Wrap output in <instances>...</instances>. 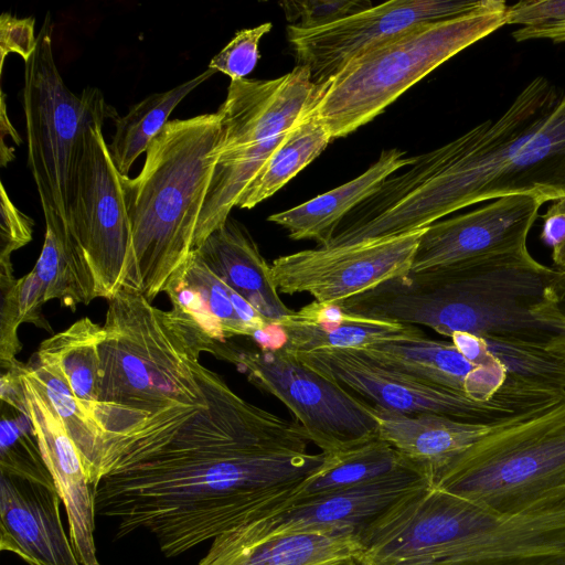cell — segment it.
I'll use <instances>...</instances> for the list:
<instances>
[{"mask_svg": "<svg viewBox=\"0 0 565 565\" xmlns=\"http://www.w3.org/2000/svg\"><path fill=\"white\" fill-rule=\"evenodd\" d=\"M544 202L536 196L511 195L426 227L412 273L444 267L526 247L529 232Z\"/></svg>", "mask_w": 565, "mask_h": 565, "instance_id": "cell-17", "label": "cell"}, {"mask_svg": "<svg viewBox=\"0 0 565 565\" xmlns=\"http://www.w3.org/2000/svg\"><path fill=\"white\" fill-rule=\"evenodd\" d=\"M103 328L94 413L103 441L128 433L159 411L205 402L199 359L212 353L216 341L181 315L154 307L139 291L120 288L108 300Z\"/></svg>", "mask_w": 565, "mask_h": 565, "instance_id": "cell-6", "label": "cell"}, {"mask_svg": "<svg viewBox=\"0 0 565 565\" xmlns=\"http://www.w3.org/2000/svg\"><path fill=\"white\" fill-rule=\"evenodd\" d=\"M211 354L233 363L254 386L280 401L323 454L379 437L373 404L311 370L286 349L255 351L216 342Z\"/></svg>", "mask_w": 565, "mask_h": 565, "instance_id": "cell-12", "label": "cell"}, {"mask_svg": "<svg viewBox=\"0 0 565 565\" xmlns=\"http://www.w3.org/2000/svg\"><path fill=\"white\" fill-rule=\"evenodd\" d=\"M433 483L420 467L292 502L276 514L236 526L217 536L232 543H253L296 533L355 534L408 493Z\"/></svg>", "mask_w": 565, "mask_h": 565, "instance_id": "cell-16", "label": "cell"}, {"mask_svg": "<svg viewBox=\"0 0 565 565\" xmlns=\"http://www.w3.org/2000/svg\"><path fill=\"white\" fill-rule=\"evenodd\" d=\"M541 217L540 239L552 249L553 267L565 270V196L552 201Z\"/></svg>", "mask_w": 565, "mask_h": 565, "instance_id": "cell-39", "label": "cell"}, {"mask_svg": "<svg viewBox=\"0 0 565 565\" xmlns=\"http://www.w3.org/2000/svg\"><path fill=\"white\" fill-rule=\"evenodd\" d=\"M216 71L207 68L198 76L162 93H154L130 106L128 113L116 116V131L108 151L119 174L127 177L132 163L168 124V118L181 100Z\"/></svg>", "mask_w": 565, "mask_h": 565, "instance_id": "cell-30", "label": "cell"}, {"mask_svg": "<svg viewBox=\"0 0 565 565\" xmlns=\"http://www.w3.org/2000/svg\"><path fill=\"white\" fill-rule=\"evenodd\" d=\"M104 120H97L86 136L68 227L94 278L96 298L109 300L122 285L130 233L120 174L103 135Z\"/></svg>", "mask_w": 565, "mask_h": 565, "instance_id": "cell-13", "label": "cell"}, {"mask_svg": "<svg viewBox=\"0 0 565 565\" xmlns=\"http://www.w3.org/2000/svg\"><path fill=\"white\" fill-rule=\"evenodd\" d=\"M507 3L423 23L352 58L329 81L315 113L332 139L364 126L439 65L505 25Z\"/></svg>", "mask_w": 565, "mask_h": 565, "instance_id": "cell-8", "label": "cell"}, {"mask_svg": "<svg viewBox=\"0 0 565 565\" xmlns=\"http://www.w3.org/2000/svg\"><path fill=\"white\" fill-rule=\"evenodd\" d=\"M551 300L557 316L565 322V270H561L551 288Z\"/></svg>", "mask_w": 565, "mask_h": 565, "instance_id": "cell-41", "label": "cell"}, {"mask_svg": "<svg viewBox=\"0 0 565 565\" xmlns=\"http://www.w3.org/2000/svg\"><path fill=\"white\" fill-rule=\"evenodd\" d=\"M18 371L26 412L33 424L43 459L66 511L68 536L74 553L81 565H100L94 540V489L79 452L57 415L22 373L21 362L18 363Z\"/></svg>", "mask_w": 565, "mask_h": 565, "instance_id": "cell-18", "label": "cell"}, {"mask_svg": "<svg viewBox=\"0 0 565 565\" xmlns=\"http://www.w3.org/2000/svg\"><path fill=\"white\" fill-rule=\"evenodd\" d=\"M329 82L315 84L297 65L274 79H233L220 116L218 158L196 226L207 238L230 217L243 192L290 130L316 108Z\"/></svg>", "mask_w": 565, "mask_h": 565, "instance_id": "cell-10", "label": "cell"}, {"mask_svg": "<svg viewBox=\"0 0 565 565\" xmlns=\"http://www.w3.org/2000/svg\"><path fill=\"white\" fill-rule=\"evenodd\" d=\"M217 113L168 121L140 173L120 174L130 243L121 288L153 300L195 250V233L218 158Z\"/></svg>", "mask_w": 565, "mask_h": 565, "instance_id": "cell-5", "label": "cell"}, {"mask_svg": "<svg viewBox=\"0 0 565 565\" xmlns=\"http://www.w3.org/2000/svg\"><path fill=\"white\" fill-rule=\"evenodd\" d=\"M103 324L84 317L45 339L35 359L56 373L94 417L100 382ZM95 419V418H94Z\"/></svg>", "mask_w": 565, "mask_h": 565, "instance_id": "cell-27", "label": "cell"}, {"mask_svg": "<svg viewBox=\"0 0 565 565\" xmlns=\"http://www.w3.org/2000/svg\"><path fill=\"white\" fill-rule=\"evenodd\" d=\"M414 162L398 149L383 150L365 172L353 180L292 209L275 213L268 221L288 231L291 239H315L324 245L340 222L361 202L372 195L392 173Z\"/></svg>", "mask_w": 565, "mask_h": 565, "instance_id": "cell-26", "label": "cell"}, {"mask_svg": "<svg viewBox=\"0 0 565 565\" xmlns=\"http://www.w3.org/2000/svg\"><path fill=\"white\" fill-rule=\"evenodd\" d=\"M493 0H392L317 29L287 26L297 65L315 84L334 77L352 58L415 25L465 15Z\"/></svg>", "mask_w": 565, "mask_h": 565, "instance_id": "cell-15", "label": "cell"}, {"mask_svg": "<svg viewBox=\"0 0 565 565\" xmlns=\"http://www.w3.org/2000/svg\"><path fill=\"white\" fill-rule=\"evenodd\" d=\"M53 23L47 13L38 46L24 63L22 107L28 138V164L39 192L45 226L55 233L79 270H86L68 227L70 205L89 128L107 118L98 88L81 95L65 84L53 54Z\"/></svg>", "mask_w": 565, "mask_h": 565, "instance_id": "cell-9", "label": "cell"}, {"mask_svg": "<svg viewBox=\"0 0 565 565\" xmlns=\"http://www.w3.org/2000/svg\"><path fill=\"white\" fill-rule=\"evenodd\" d=\"M262 351H278L286 348L287 334L278 323L257 330L250 337Z\"/></svg>", "mask_w": 565, "mask_h": 565, "instance_id": "cell-40", "label": "cell"}, {"mask_svg": "<svg viewBox=\"0 0 565 565\" xmlns=\"http://www.w3.org/2000/svg\"><path fill=\"white\" fill-rule=\"evenodd\" d=\"M0 268H12L11 255L32 239L34 221L11 201L0 184Z\"/></svg>", "mask_w": 565, "mask_h": 565, "instance_id": "cell-37", "label": "cell"}, {"mask_svg": "<svg viewBox=\"0 0 565 565\" xmlns=\"http://www.w3.org/2000/svg\"><path fill=\"white\" fill-rule=\"evenodd\" d=\"M361 553L355 534L296 533L253 543L216 536L196 565H358Z\"/></svg>", "mask_w": 565, "mask_h": 565, "instance_id": "cell-25", "label": "cell"}, {"mask_svg": "<svg viewBox=\"0 0 565 565\" xmlns=\"http://www.w3.org/2000/svg\"><path fill=\"white\" fill-rule=\"evenodd\" d=\"M266 22L254 28L243 29L209 63V68L222 72L233 79L245 78L259 58L260 39L271 30Z\"/></svg>", "mask_w": 565, "mask_h": 565, "instance_id": "cell-35", "label": "cell"}, {"mask_svg": "<svg viewBox=\"0 0 565 565\" xmlns=\"http://www.w3.org/2000/svg\"><path fill=\"white\" fill-rule=\"evenodd\" d=\"M561 270L527 248L387 280L356 296V315L533 345L565 355V322L551 300Z\"/></svg>", "mask_w": 565, "mask_h": 565, "instance_id": "cell-3", "label": "cell"}, {"mask_svg": "<svg viewBox=\"0 0 565 565\" xmlns=\"http://www.w3.org/2000/svg\"><path fill=\"white\" fill-rule=\"evenodd\" d=\"M433 486L502 514L564 502L565 396L493 424Z\"/></svg>", "mask_w": 565, "mask_h": 565, "instance_id": "cell-7", "label": "cell"}, {"mask_svg": "<svg viewBox=\"0 0 565 565\" xmlns=\"http://www.w3.org/2000/svg\"><path fill=\"white\" fill-rule=\"evenodd\" d=\"M565 196V88L536 76L497 119L388 175L354 210L365 239L425 228L475 203Z\"/></svg>", "mask_w": 565, "mask_h": 565, "instance_id": "cell-2", "label": "cell"}, {"mask_svg": "<svg viewBox=\"0 0 565 565\" xmlns=\"http://www.w3.org/2000/svg\"><path fill=\"white\" fill-rule=\"evenodd\" d=\"M21 370L63 423L79 452L89 483L94 488L98 480L103 441V433L98 424L75 397L68 385L46 365L35 359L29 364L21 363Z\"/></svg>", "mask_w": 565, "mask_h": 565, "instance_id": "cell-33", "label": "cell"}, {"mask_svg": "<svg viewBox=\"0 0 565 565\" xmlns=\"http://www.w3.org/2000/svg\"><path fill=\"white\" fill-rule=\"evenodd\" d=\"M195 253L215 275L270 322L279 323L294 312L279 296L270 265L238 221L228 217Z\"/></svg>", "mask_w": 565, "mask_h": 565, "instance_id": "cell-22", "label": "cell"}, {"mask_svg": "<svg viewBox=\"0 0 565 565\" xmlns=\"http://www.w3.org/2000/svg\"><path fill=\"white\" fill-rule=\"evenodd\" d=\"M450 341L469 361H497L507 380L534 386L565 390V355L548 350L457 332Z\"/></svg>", "mask_w": 565, "mask_h": 565, "instance_id": "cell-32", "label": "cell"}, {"mask_svg": "<svg viewBox=\"0 0 565 565\" xmlns=\"http://www.w3.org/2000/svg\"><path fill=\"white\" fill-rule=\"evenodd\" d=\"M205 402L159 411L104 439L96 514L117 539L146 530L167 557L286 509L324 460L303 428L235 393L201 365Z\"/></svg>", "mask_w": 565, "mask_h": 565, "instance_id": "cell-1", "label": "cell"}, {"mask_svg": "<svg viewBox=\"0 0 565 565\" xmlns=\"http://www.w3.org/2000/svg\"><path fill=\"white\" fill-rule=\"evenodd\" d=\"M425 231L282 255L270 264L271 277L281 294L307 292L317 302L340 303L408 274Z\"/></svg>", "mask_w": 565, "mask_h": 565, "instance_id": "cell-14", "label": "cell"}, {"mask_svg": "<svg viewBox=\"0 0 565 565\" xmlns=\"http://www.w3.org/2000/svg\"><path fill=\"white\" fill-rule=\"evenodd\" d=\"M315 109L307 114L274 150L243 192L237 207L252 209L274 195L333 140Z\"/></svg>", "mask_w": 565, "mask_h": 565, "instance_id": "cell-31", "label": "cell"}, {"mask_svg": "<svg viewBox=\"0 0 565 565\" xmlns=\"http://www.w3.org/2000/svg\"><path fill=\"white\" fill-rule=\"evenodd\" d=\"M358 351L382 367L476 401L492 399L507 383V373L497 361L482 359L476 364L451 341L424 337L377 343Z\"/></svg>", "mask_w": 565, "mask_h": 565, "instance_id": "cell-20", "label": "cell"}, {"mask_svg": "<svg viewBox=\"0 0 565 565\" xmlns=\"http://www.w3.org/2000/svg\"><path fill=\"white\" fill-rule=\"evenodd\" d=\"M505 24L521 25L511 35L516 42L547 39L565 42V0H522L507 7Z\"/></svg>", "mask_w": 565, "mask_h": 565, "instance_id": "cell-34", "label": "cell"}, {"mask_svg": "<svg viewBox=\"0 0 565 565\" xmlns=\"http://www.w3.org/2000/svg\"><path fill=\"white\" fill-rule=\"evenodd\" d=\"M411 467L419 466L379 437L348 450L324 454L322 465L299 486L288 507L303 498L370 482Z\"/></svg>", "mask_w": 565, "mask_h": 565, "instance_id": "cell-29", "label": "cell"}, {"mask_svg": "<svg viewBox=\"0 0 565 565\" xmlns=\"http://www.w3.org/2000/svg\"><path fill=\"white\" fill-rule=\"evenodd\" d=\"M359 539L358 565H565V501L502 514L429 483Z\"/></svg>", "mask_w": 565, "mask_h": 565, "instance_id": "cell-4", "label": "cell"}, {"mask_svg": "<svg viewBox=\"0 0 565 565\" xmlns=\"http://www.w3.org/2000/svg\"><path fill=\"white\" fill-rule=\"evenodd\" d=\"M286 350H358L373 344L424 338L412 324L371 319L344 311L340 303L312 301L282 319Z\"/></svg>", "mask_w": 565, "mask_h": 565, "instance_id": "cell-23", "label": "cell"}, {"mask_svg": "<svg viewBox=\"0 0 565 565\" xmlns=\"http://www.w3.org/2000/svg\"><path fill=\"white\" fill-rule=\"evenodd\" d=\"M289 25L317 29L372 7L367 0H305L279 2Z\"/></svg>", "mask_w": 565, "mask_h": 565, "instance_id": "cell-36", "label": "cell"}, {"mask_svg": "<svg viewBox=\"0 0 565 565\" xmlns=\"http://www.w3.org/2000/svg\"><path fill=\"white\" fill-rule=\"evenodd\" d=\"M0 472L55 487L26 412L18 363L1 375Z\"/></svg>", "mask_w": 565, "mask_h": 565, "instance_id": "cell-28", "label": "cell"}, {"mask_svg": "<svg viewBox=\"0 0 565 565\" xmlns=\"http://www.w3.org/2000/svg\"><path fill=\"white\" fill-rule=\"evenodd\" d=\"M375 406V405H374ZM379 438L431 480L493 425L468 423L436 414H402L375 406Z\"/></svg>", "mask_w": 565, "mask_h": 565, "instance_id": "cell-24", "label": "cell"}, {"mask_svg": "<svg viewBox=\"0 0 565 565\" xmlns=\"http://www.w3.org/2000/svg\"><path fill=\"white\" fill-rule=\"evenodd\" d=\"M164 294L172 310L216 342L236 335L252 337L273 323L215 275L195 252L171 277Z\"/></svg>", "mask_w": 565, "mask_h": 565, "instance_id": "cell-21", "label": "cell"}, {"mask_svg": "<svg viewBox=\"0 0 565 565\" xmlns=\"http://www.w3.org/2000/svg\"><path fill=\"white\" fill-rule=\"evenodd\" d=\"M55 487L0 472V548L29 565H81Z\"/></svg>", "mask_w": 565, "mask_h": 565, "instance_id": "cell-19", "label": "cell"}, {"mask_svg": "<svg viewBox=\"0 0 565 565\" xmlns=\"http://www.w3.org/2000/svg\"><path fill=\"white\" fill-rule=\"evenodd\" d=\"M35 19L33 17L18 18L9 12L0 17V54L1 71L4 58L15 53L28 62L38 46V35L34 32Z\"/></svg>", "mask_w": 565, "mask_h": 565, "instance_id": "cell-38", "label": "cell"}, {"mask_svg": "<svg viewBox=\"0 0 565 565\" xmlns=\"http://www.w3.org/2000/svg\"><path fill=\"white\" fill-rule=\"evenodd\" d=\"M290 352V351H289ZM305 365L381 408L402 414H436L492 425L565 396L564 390L507 380L489 401L430 385L382 367L358 350L290 352Z\"/></svg>", "mask_w": 565, "mask_h": 565, "instance_id": "cell-11", "label": "cell"}]
</instances>
